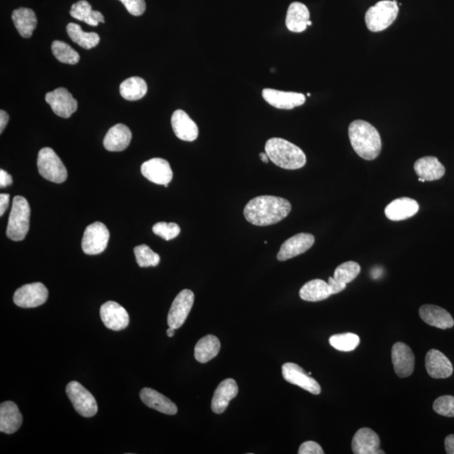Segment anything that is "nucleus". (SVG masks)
Returning a JSON list of instances; mask_svg holds the SVG:
<instances>
[{
	"mask_svg": "<svg viewBox=\"0 0 454 454\" xmlns=\"http://www.w3.org/2000/svg\"><path fill=\"white\" fill-rule=\"evenodd\" d=\"M290 211L291 204L284 198L261 196L248 202L243 214L248 223L254 226L267 227L284 220Z\"/></svg>",
	"mask_w": 454,
	"mask_h": 454,
	"instance_id": "obj_1",
	"label": "nucleus"
},
{
	"mask_svg": "<svg viewBox=\"0 0 454 454\" xmlns=\"http://www.w3.org/2000/svg\"><path fill=\"white\" fill-rule=\"evenodd\" d=\"M348 135L353 150L364 160H374L381 153L382 142L379 131L366 120L352 122L348 127Z\"/></svg>",
	"mask_w": 454,
	"mask_h": 454,
	"instance_id": "obj_2",
	"label": "nucleus"
},
{
	"mask_svg": "<svg viewBox=\"0 0 454 454\" xmlns=\"http://www.w3.org/2000/svg\"><path fill=\"white\" fill-rule=\"evenodd\" d=\"M265 153L270 161L279 168L296 170L306 164V156L300 147L287 140L274 138L267 141Z\"/></svg>",
	"mask_w": 454,
	"mask_h": 454,
	"instance_id": "obj_3",
	"label": "nucleus"
},
{
	"mask_svg": "<svg viewBox=\"0 0 454 454\" xmlns=\"http://www.w3.org/2000/svg\"><path fill=\"white\" fill-rule=\"evenodd\" d=\"M30 207L22 196H15L12 202L6 235L15 242L24 240L30 229Z\"/></svg>",
	"mask_w": 454,
	"mask_h": 454,
	"instance_id": "obj_4",
	"label": "nucleus"
},
{
	"mask_svg": "<svg viewBox=\"0 0 454 454\" xmlns=\"http://www.w3.org/2000/svg\"><path fill=\"white\" fill-rule=\"evenodd\" d=\"M399 6L397 0H382L367 10L366 23L372 32L385 30L397 18Z\"/></svg>",
	"mask_w": 454,
	"mask_h": 454,
	"instance_id": "obj_5",
	"label": "nucleus"
},
{
	"mask_svg": "<svg viewBox=\"0 0 454 454\" xmlns=\"http://www.w3.org/2000/svg\"><path fill=\"white\" fill-rule=\"evenodd\" d=\"M37 168L42 177L53 183L62 184L67 180V169L55 151L50 147H44L39 151Z\"/></svg>",
	"mask_w": 454,
	"mask_h": 454,
	"instance_id": "obj_6",
	"label": "nucleus"
},
{
	"mask_svg": "<svg viewBox=\"0 0 454 454\" xmlns=\"http://www.w3.org/2000/svg\"><path fill=\"white\" fill-rule=\"evenodd\" d=\"M66 393L77 413L81 416L87 418L95 416L98 411V404L91 392L85 389L80 383H68L66 387Z\"/></svg>",
	"mask_w": 454,
	"mask_h": 454,
	"instance_id": "obj_7",
	"label": "nucleus"
},
{
	"mask_svg": "<svg viewBox=\"0 0 454 454\" xmlns=\"http://www.w3.org/2000/svg\"><path fill=\"white\" fill-rule=\"evenodd\" d=\"M110 231L106 225L93 223L85 230L82 240V249L85 254L97 255L106 249Z\"/></svg>",
	"mask_w": 454,
	"mask_h": 454,
	"instance_id": "obj_8",
	"label": "nucleus"
},
{
	"mask_svg": "<svg viewBox=\"0 0 454 454\" xmlns=\"http://www.w3.org/2000/svg\"><path fill=\"white\" fill-rule=\"evenodd\" d=\"M48 299V290L41 283L25 285L14 294L15 304L21 308H35L45 304Z\"/></svg>",
	"mask_w": 454,
	"mask_h": 454,
	"instance_id": "obj_9",
	"label": "nucleus"
},
{
	"mask_svg": "<svg viewBox=\"0 0 454 454\" xmlns=\"http://www.w3.org/2000/svg\"><path fill=\"white\" fill-rule=\"evenodd\" d=\"M195 301V294L190 290H182L173 302L168 315L169 328L178 329L187 319Z\"/></svg>",
	"mask_w": 454,
	"mask_h": 454,
	"instance_id": "obj_10",
	"label": "nucleus"
},
{
	"mask_svg": "<svg viewBox=\"0 0 454 454\" xmlns=\"http://www.w3.org/2000/svg\"><path fill=\"white\" fill-rule=\"evenodd\" d=\"M45 99L54 113L62 118L71 117L77 110V101L67 88H58L49 92L46 95Z\"/></svg>",
	"mask_w": 454,
	"mask_h": 454,
	"instance_id": "obj_11",
	"label": "nucleus"
},
{
	"mask_svg": "<svg viewBox=\"0 0 454 454\" xmlns=\"http://www.w3.org/2000/svg\"><path fill=\"white\" fill-rule=\"evenodd\" d=\"M283 377L287 382L302 388L303 390L313 395H320L321 388L315 379L310 377L298 364L286 363L282 366Z\"/></svg>",
	"mask_w": 454,
	"mask_h": 454,
	"instance_id": "obj_12",
	"label": "nucleus"
},
{
	"mask_svg": "<svg viewBox=\"0 0 454 454\" xmlns=\"http://www.w3.org/2000/svg\"><path fill=\"white\" fill-rule=\"evenodd\" d=\"M142 176L153 183L168 187L173 180V173L169 162L162 158H151L142 164Z\"/></svg>",
	"mask_w": 454,
	"mask_h": 454,
	"instance_id": "obj_13",
	"label": "nucleus"
},
{
	"mask_svg": "<svg viewBox=\"0 0 454 454\" xmlns=\"http://www.w3.org/2000/svg\"><path fill=\"white\" fill-rule=\"evenodd\" d=\"M101 320L112 331H122L129 325L130 318L126 310L115 301H107L100 310Z\"/></svg>",
	"mask_w": 454,
	"mask_h": 454,
	"instance_id": "obj_14",
	"label": "nucleus"
},
{
	"mask_svg": "<svg viewBox=\"0 0 454 454\" xmlns=\"http://www.w3.org/2000/svg\"><path fill=\"white\" fill-rule=\"evenodd\" d=\"M391 359L394 370L399 378L409 377L414 371L415 355L408 345L399 343H395L392 347Z\"/></svg>",
	"mask_w": 454,
	"mask_h": 454,
	"instance_id": "obj_15",
	"label": "nucleus"
},
{
	"mask_svg": "<svg viewBox=\"0 0 454 454\" xmlns=\"http://www.w3.org/2000/svg\"><path fill=\"white\" fill-rule=\"evenodd\" d=\"M262 95L267 103L279 110H292L294 108L301 106L305 102V96L300 93L265 88L262 92Z\"/></svg>",
	"mask_w": 454,
	"mask_h": 454,
	"instance_id": "obj_16",
	"label": "nucleus"
},
{
	"mask_svg": "<svg viewBox=\"0 0 454 454\" xmlns=\"http://www.w3.org/2000/svg\"><path fill=\"white\" fill-rule=\"evenodd\" d=\"M315 243V236L310 234H299L286 240L279 249L277 258L278 261L297 257V256L308 252Z\"/></svg>",
	"mask_w": 454,
	"mask_h": 454,
	"instance_id": "obj_17",
	"label": "nucleus"
},
{
	"mask_svg": "<svg viewBox=\"0 0 454 454\" xmlns=\"http://www.w3.org/2000/svg\"><path fill=\"white\" fill-rule=\"evenodd\" d=\"M380 439L377 433L370 428H361L352 441V449L355 454H384L379 449Z\"/></svg>",
	"mask_w": 454,
	"mask_h": 454,
	"instance_id": "obj_18",
	"label": "nucleus"
},
{
	"mask_svg": "<svg viewBox=\"0 0 454 454\" xmlns=\"http://www.w3.org/2000/svg\"><path fill=\"white\" fill-rule=\"evenodd\" d=\"M425 366L430 377L433 379H447L453 375L452 363L444 353L436 349H431L426 353Z\"/></svg>",
	"mask_w": 454,
	"mask_h": 454,
	"instance_id": "obj_19",
	"label": "nucleus"
},
{
	"mask_svg": "<svg viewBox=\"0 0 454 454\" xmlns=\"http://www.w3.org/2000/svg\"><path fill=\"white\" fill-rule=\"evenodd\" d=\"M171 124H172L174 134L182 141L193 142L199 135V129H198L196 123L184 111H174L172 118H171Z\"/></svg>",
	"mask_w": 454,
	"mask_h": 454,
	"instance_id": "obj_20",
	"label": "nucleus"
},
{
	"mask_svg": "<svg viewBox=\"0 0 454 454\" xmlns=\"http://www.w3.org/2000/svg\"><path fill=\"white\" fill-rule=\"evenodd\" d=\"M238 394V386L234 379L223 380L216 388L211 401V409L216 414L223 413L229 403Z\"/></svg>",
	"mask_w": 454,
	"mask_h": 454,
	"instance_id": "obj_21",
	"label": "nucleus"
},
{
	"mask_svg": "<svg viewBox=\"0 0 454 454\" xmlns=\"http://www.w3.org/2000/svg\"><path fill=\"white\" fill-rule=\"evenodd\" d=\"M419 316L425 323L432 327L446 330L452 328L454 320L451 315L440 306L433 305H422L419 310Z\"/></svg>",
	"mask_w": 454,
	"mask_h": 454,
	"instance_id": "obj_22",
	"label": "nucleus"
},
{
	"mask_svg": "<svg viewBox=\"0 0 454 454\" xmlns=\"http://www.w3.org/2000/svg\"><path fill=\"white\" fill-rule=\"evenodd\" d=\"M419 211L417 202L410 198L402 197L395 200L387 205L385 214L388 219L401 221L410 218Z\"/></svg>",
	"mask_w": 454,
	"mask_h": 454,
	"instance_id": "obj_23",
	"label": "nucleus"
},
{
	"mask_svg": "<svg viewBox=\"0 0 454 454\" xmlns=\"http://www.w3.org/2000/svg\"><path fill=\"white\" fill-rule=\"evenodd\" d=\"M23 417L17 404L6 401L0 406V432L13 434L21 428Z\"/></svg>",
	"mask_w": 454,
	"mask_h": 454,
	"instance_id": "obj_24",
	"label": "nucleus"
},
{
	"mask_svg": "<svg viewBox=\"0 0 454 454\" xmlns=\"http://www.w3.org/2000/svg\"><path fill=\"white\" fill-rule=\"evenodd\" d=\"M140 397L146 406L156 410L159 413L166 415H176L178 413V407L176 404L171 401L165 395L159 393L157 390L151 388H144L140 392Z\"/></svg>",
	"mask_w": 454,
	"mask_h": 454,
	"instance_id": "obj_25",
	"label": "nucleus"
},
{
	"mask_svg": "<svg viewBox=\"0 0 454 454\" xmlns=\"http://www.w3.org/2000/svg\"><path fill=\"white\" fill-rule=\"evenodd\" d=\"M133 134L129 127L124 124L111 127L104 138V146L110 151H122L130 145Z\"/></svg>",
	"mask_w": 454,
	"mask_h": 454,
	"instance_id": "obj_26",
	"label": "nucleus"
},
{
	"mask_svg": "<svg viewBox=\"0 0 454 454\" xmlns=\"http://www.w3.org/2000/svg\"><path fill=\"white\" fill-rule=\"evenodd\" d=\"M310 21V11L304 3L294 2L287 11L286 26L291 32H305Z\"/></svg>",
	"mask_w": 454,
	"mask_h": 454,
	"instance_id": "obj_27",
	"label": "nucleus"
},
{
	"mask_svg": "<svg viewBox=\"0 0 454 454\" xmlns=\"http://www.w3.org/2000/svg\"><path fill=\"white\" fill-rule=\"evenodd\" d=\"M414 170L419 178L426 181L440 180L445 174L444 166L435 157H424L415 162Z\"/></svg>",
	"mask_w": 454,
	"mask_h": 454,
	"instance_id": "obj_28",
	"label": "nucleus"
},
{
	"mask_svg": "<svg viewBox=\"0 0 454 454\" xmlns=\"http://www.w3.org/2000/svg\"><path fill=\"white\" fill-rule=\"evenodd\" d=\"M12 19L15 28L22 37L29 38L32 36L37 26V15L32 10L19 8L14 10Z\"/></svg>",
	"mask_w": 454,
	"mask_h": 454,
	"instance_id": "obj_29",
	"label": "nucleus"
},
{
	"mask_svg": "<svg viewBox=\"0 0 454 454\" xmlns=\"http://www.w3.org/2000/svg\"><path fill=\"white\" fill-rule=\"evenodd\" d=\"M328 283L322 279H313L302 286L300 297L303 301L318 302L327 300L332 296Z\"/></svg>",
	"mask_w": 454,
	"mask_h": 454,
	"instance_id": "obj_30",
	"label": "nucleus"
},
{
	"mask_svg": "<svg viewBox=\"0 0 454 454\" xmlns=\"http://www.w3.org/2000/svg\"><path fill=\"white\" fill-rule=\"evenodd\" d=\"M220 341L214 335H207L198 341L195 348V358L200 363L215 359L220 352Z\"/></svg>",
	"mask_w": 454,
	"mask_h": 454,
	"instance_id": "obj_31",
	"label": "nucleus"
},
{
	"mask_svg": "<svg viewBox=\"0 0 454 454\" xmlns=\"http://www.w3.org/2000/svg\"><path fill=\"white\" fill-rule=\"evenodd\" d=\"M70 15L73 18L92 26H97L99 23H104V15L100 11L93 10L91 3L86 0H80L73 3Z\"/></svg>",
	"mask_w": 454,
	"mask_h": 454,
	"instance_id": "obj_32",
	"label": "nucleus"
},
{
	"mask_svg": "<svg viewBox=\"0 0 454 454\" xmlns=\"http://www.w3.org/2000/svg\"><path fill=\"white\" fill-rule=\"evenodd\" d=\"M120 95L126 100H139L146 95L147 84L142 77H131L120 84Z\"/></svg>",
	"mask_w": 454,
	"mask_h": 454,
	"instance_id": "obj_33",
	"label": "nucleus"
},
{
	"mask_svg": "<svg viewBox=\"0 0 454 454\" xmlns=\"http://www.w3.org/2000/svg\"><path fill=\"white\" fill-rule=\"evenodd\" d=\"M67 32L73 42L81 48L92 49L100 44V38L95 32H84L79 25L75 23H69L67 26Z\"/></svg>",
	"mask_w": 454,
	"mask_h": 454,
	"instance_id": "obj_34",
	"label": "nucleus"
},
{
	"mask_svg": "<svg viewBox=\"0 0 454 454\" xmlns=\"http://www.w3.org/2000/svg\"><path fill=\"white\" fill-rule=\"evenodd\" d=\"M52 50L54 57L61 63L75 65L79 62V54L64 41H54Z\"/></svg>",
	"mask_w": 454,
	"mask_h": 454,
	"instance_id": "obj_35",
	"label": "nucleus"
},
{
	"mask_svg": "<svg viewBox=\"0 0 454 454\" xmlns=\"http://www.w3.org/2000/svg\"><path fill=\"white\" fill-rule=\"evenodd\" d=\"M329 343L336 350L352 352L358 348L360 343V339L354 333H341V334H336L330 337Z\"/></svg>",
	"mask_w": 454,
	"mask_h": 454,
	"instance_id": "obj_36",
	"label": "nucleus"
},
{
	"mask_svg": "<svg viewBox=\"0 0 454 454\" xmlns=\"http://www.w3.org/2000/svg\"><path fill=\"white\" fill-rule=\"evenodd\" d=\"M360 271L361 267L358 263L348 261L337 267L333 278L340 284L348 285L359 276Z\"/></svg>",
	"mask_w": 454,
	"mask_h": 454,
	"instance_id": "obj_37",
	"label": "nucleus"
},
{
	"mask_svg": "<svg viewBox=\"0 0 454 454\" xmlns=\"http://www.w3.org/2000/svg\"><path fill=\"white\" fill-rule=\"evenodd\" d=\"M134 254L138 265L141 267H156L160 263V256L151 250L149 246L135 247Z\"/></svg>",
	"mask_w": 454,
	"mask_h": 454,
	"instance_id": "obj_38",
	"label": "nucleus"
},
{
	"mask_svg": "<svg viewBox=\"0 0 454 454\" xmlns=\"http://www.w3.org/2000/svg\"><path fill=\"white\" fill-rule=\"evenodd\" d=\"M153 231L155 235L160 236L162 239L170 240L180 235V227L173 223H158L154 225Z\"/></svg>",
	"mask_w": 454,
	"mask_h": 454,
	"instance_id": "obj_39",
	"label": "nucleus"
},
{
	"mask_svg": "<svg viewBox=\"0 0 454 454\" xmlns=\"http://www.w3.org/2000/svg\"><path fill=\"white\" fill-rule=\"evenodd\" d=\"M435 413L446 417H454V397L442 395L433 403Z\"/></svg>",
	"mask_w": 454,
	"mask_h": 454,
	"instance_id": "obj_40",
	"label": "nucleus"
},
{
	"mask_svg": "<svg viewBox=\"0 0 454 454\" xmlns=\"http://www.w3.org/2000/svg\"><path fill=\"white\" fill-rule=\"evenodd\" d=\"M126 8L128 12L134 17H140L146 10L145 0H120Z\"/></svg>",
	"mask_w": 454,
	"mask_h": 454,
	"instance_id": "obj_41",
	"label": "nucleus"
},
{
	"mask_svg": "<svg viewBox=\"0 0 454 454\" xmlns=\"http://www.w3.org/2000/svg\"><path fill=\"white\" fill-rule=\"evenodd\" d=\"M299 454H324L323 449L316 442H303L298 451Z\"/></svg>",
	"mask_w": 454,
	"mask_h": 454,
	"instance_id": "obj_42",
	"label": "nucleus"
},
{
	"mask_svg": "<svg viewBox=\"0 0 454 454\" xmlns=\"http://www.w3.org/2000/svg\"><path fill=\"white\" fill-rule=\"evenodd\" d=\"M328 285L331 289L332 294H336L341 292L346 288L347 285L340 284V283L335 281L334 278L330 277L328 279Z\"/></svg>",
	"mask_w": 454,
	"mask_h": 454,
	"instance_id": "obj_43",
	"label": "nucleus"
},
{
	"mask_svg": "<svg viewBox=\"0 0 454 454\" xmlns=\"http://www.w3.org/2000/svg\"><path fill=\"white\" fill-rule=\"evenodd\" d=\"M12 177L5 170H0V187L6 188L8 186L12 185Z\"/></svg>",
	"mask_w": 454,
	"mask_h": 454,
	"instance_id": "obj_44",
	"label": "nucleus"
},
{
	"mask_svg": "<svg viewBox=\"0 0 454 454\" xmlns=\"http://www.w3.org/2000/svg\"><path fill=\"white\" fill-rule=\"evenodd\" d=\"M10 205V195L1 193L0 195V216L5 214Z\"/></svg>",
	"mask_w": 454,
	"mask_h": 454,
	"instance_id": "obj_45",
	"label": "nucleus"
},
{
	"mask_svg": "<svg viewBox=\"0 0 454 454\" xmlns=\"http://www.w3.org/2000/svg\"><path fill=\"white\" fill-rule=\"evenodd\" d=\"M445 450L448 454H454V435H448L445 439Z\"/></svg>",
	"mask_w": 454,
	"mask_h": 454,
	"instance_id": "obj_46",
	"label": "nucleus"
},
{
	"mask_svg": "<svg viewBox=\"0 0 454 454\" xmlns=\"http://www.w3.org/2000/svg\"><path fill=\"white\" fill-rule=\"evenodd\" d=\"M9 120V115L5 111H0V133H2L3 130L6 129Z\"/></svg>",
	"mask_w": 454,
	"mask_h": 454,
	"instance_id": "obj_47",
	"label": "nucleus"
},
{
	"mask_svg": "<svg viewBox=\"0 0 454 454\" xmlns=\"http://www.w3.org/2000/svg\"><path fill=\"white\" fill-rule=\"evenodd\" d=\"M260 158H261V160L263 162H265V164H267L269 161L270 160L269 156H267V154L266 153H261L259 154Z\"/></svg>",
	"mask_w": 454,
	"mask_h": 454,
	"instance_id": "obj_48",
	"label": "nucleus"
},
{
	"mask_svg": "<svg viewBox=\"0 0 454 454\" xmlns=\"http://www.w3.org/2000/svg\"><path fill=\"white\" fill-rule=\"evenodd\" d=\"M174 333H176V329L169 328L168 330H167V335H168L169 337H173Z\"/></svg>",
	"mask_w": 454,
	"mask_h": 454,
	"instance_id": "obj_49",
	"label": "nucleus"
},
{
	"mask_svg": "<svg viewBox=\"0 0 454 454\" xmlns=\"http://www.w3.org/2000/svg\"><path fill=\"white\" fill-rule=\"evenodd\" d=\"M312 22L310 21L308 22V26H312Z\"/></svg>",
	"mask_w": 454,
	"mask_h": 454,
	"instance_id": "obj_50",
	"label": "nucleus"
},
{
	"mask_svg": "<svg viewBox=\"0 0 454 454\" xmlns=\"http://www.w3.org/2000/svg\"><path fill=\"white\" fill-rule=\"evenodd\" d=\"M310 95H310V93H308V96H310Z\"/></svg>",
	"mask_w": 454,
	"mask_h": 454,
	"instance_id": "obj_51",
	"label": "nucleus"
}]
</instances>
